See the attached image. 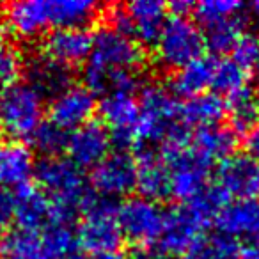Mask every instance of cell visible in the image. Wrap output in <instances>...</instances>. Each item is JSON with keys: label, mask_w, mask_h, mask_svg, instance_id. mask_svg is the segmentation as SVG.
I'll list each match as a JSON object with an SVG mask.
<instances>
[{"label": "cell", "mask_w": 259, "mask_h": 259, "mask_svg": "<svg viewBox=\"0 0 259 259\" xmlns=\"http://www.w3.org/2000/svg\"><path fill=\"white\" fill-rule=\"evenodd\" d=\"M245 149L247 155L259 163V122L245 135Z\"/></svg>", "instance_id": "74e56055"}, {"label": "cell", "mask_w": 259, "mask_h": 259, "mask_svg": "<svg viewBox=\"0 0 259 259\" xmlns=\"http://www.w3.org/2000/svg\"><path fill=\"white\" fill-rule=\"evenodd\" d=\"M211 87L217 91V94L222 93L227 98L236 94L238 91L247 89V71L236 64L233 59H222L217 61L215 75H213Z\"/></svg>", "instance_id": "d6a6232c"}, {"label": "cell", "mask_w": 259, "mask_h": 259, "mask_svg": "<svg viewBox=\"0 0 259 259\" xmlns=\"http://www.w3.org/2000/svg\"><path fill=\"white\" fill-rule=\"evenodd\" d=\"M25 62L16 47L9 43L0 45V93L18 83Z\"/></svg>", "instance_id": "836d02e7"}, {"label": "cell", "mask_w": 259, "mask_h": 259, "mask_svg": "<svg viewBox=\"0 0 259 259\" xmlns=\"http://www.w3.org/2000/svg\"><path fill=\"white\" fill-rule=\"evenodd\" d=\"M243 6L236 0H204L201 4H195L194 13L197 16L199 23L206 25L209 22H215L220 18H227V16L238 15Z\"/></svg>", "instance_id": "e575fe53"}, {"label": "cell", "mask_w": 259, "mask_h": 259, "mask_svg": "<svg viewBox=\"0 0 259 259\" xmlns=\"http://www.w3.org/2000/svg\"><path fill=\"white\" fill-rule=\"evenodd\" d=\"M96 110V98L87 87L69 85L50 103V122L64 132H73L91 121Z\"/></svg>", "instance_id": "9a60e30c"}, {"label": "cell", "mask_w": 259, "mask_h": 259, "mask_svg": "<svg viewBox=\"0 0 259 259\" xmlns=\"http://www.w3.org/2000/svg\"><path fill=\"white\" fill-rule=\"evenodd\" d=\"M98 110L101 115V122L110 134L112 144L117 146L121 151H126L128 146L137 144L139 100L134 94H103Z\"/></svg>", "instance_id": "8fae6325"}, {"label": "cell", "mask_w": 259, "mask_h": 259, "mask_svg": "<svg viewBox=\"0 0 259 259\" xmlns=\"http://www.w3.org/2000/svg\"><path fill=\"white\" fill-rule=\"evenodd\" d=\"M36 170L34 153L20 141L0 142V187L20 188L29 185Z\"/></svg>", "instance_id": "ffe728a7"}, {"label": "cell", "mask_w": 259, "mask_h": 259, "mask_svg": "<svg viewBox=\"0 0 259 259\" xmlns=\"http://www.w3.org/2000/svg\"><path fill=\"white\" fill-rule=\"evenodd\" d=\"M52 30L83 27L100 15V6L93 0H52L48 2Z\"/></svg>", "instance_id": "484cf974"}, {"label": "cell", "mask_w": 259, "mask_h": 259, "mask_svg": "<svg viewBox=\"0 0 259 259\" xmlns=\"http://www.w3.org/2000/svg\"><path fill=\"white\" fill-rule=\"evenodd\" d=\"M219 234L231 238H243L245 241L259 236V201H229L215 217Z\"/></svg>", "instance_id": "ac0fdd59"}, {"label": "cell", "mask_w": 259, "mask_h": 259, "mask_svg": "<svg viewBox=\"0 0 259 259\" xmlns=\"http://www.w3.org/2000/svg\"><path fill=\"white\" fill-rule=\"evenodd\" d=\"M137 190L141 197L149 201H162L170 195V174L165 160L156 149L142 146L135 156Z\"/></svg>", "instance_id": "e0dca14e"}, {"label": "cell", "mask_w": 259, "mask_h": 259, "mask_svg": "<svg viewBox=\"0 0 259 259\" xmlns=\"http://www.w3.org/2000/svg\"><path fill=\"white\" fill-rule=\"evenodd\" d=\"M144 50L141 45L114 27L103 25L93 36V50L83 68V87H87L93 94H105L108 71H141Z\"/></svg>", "instance_id": "7a4b0ae2"}, {"label": "cell", "mask_w": 259, "mask_h": 259, "mask_svg": "<svg viewBox=\"0 0 259 259\" xmlns=\"http://www.w3.org/2000/svg\"><path fill=\"white\" fill-rule=\"evenodd\" d=\"M91 187L100 197H124L137 187L135 158L128 151L110 153L91 172Z\"/></svg>", "instance_id": "7c38bea8"}, {"label": "cell", "mask_w": 259, "mask_h": 259, "mask_svg": "<svg viewBox=\"0 0 259 259\" xmlns=\"http://www.w3.org/2000/svg\"><path fill=\"white\" fill-rule=\"evenodd\" d=\"M15 222V195L8 188L0 187V236L8 233Z\"/></svg>", "instance_id": "8d00e7d4"}, {"label": "cell", "mask_w": 259, "mask_h": 259, "mask_svg": "<svg viewBox=\"0 0 259 259\" xmlns=\"http://www.w3.org/2000/svg\"><path fill=\"white\" fill-rule=\"evenodd\" d=\"M255 101L259 105V71H257V83H255Z\"/></svg>", "instance_id": "f6af8a7d"}, {"label": "cell", "mask_w": 259, "mask_h": 259, "mask_svg": "<svg viewBox=\"0 0 259 259\" xmlns=\"http://www.w3.org/2000/svg\"><path fill=\"white\" fill-rule=\"evenodd\" d=\"M91 50L93 34L83 27L55 29L48 32L43 43V54L69 69L73 66L83 64L91 57Z\"/></svg>", "instance_id": "2e32d148"}, {"label": "cell", "mask_w": 259, "mask_h": 259, "mask_svg": "<svg viewBox=\"0 0 259 259\" xmlns=\"http://www.w3.org/2000/svg\"><path fill=\"white\" fill-rule=\"evenodd\" d=\"M181 105L176 94L160 83H146L139 96V124L137 144L165 141L167 135L181 124Z\"/></svg>", "instance_id": "3957f363"}, {"label": "cell", "mask_w": 259, "mask_h": 259, "mask_svg": "<svg viewBox=\"0 0 259 259\" xmlns=\"http://www.w3.org/2000/svg\"><path fill=\"white\" fill-rule=\"evenodd\" d=\"M185 259H240V247L234 240L217 233L199 238Z\"/></svg>", "instance_id": "4dcf8cb0"}, {"label": "cell", "mask_w": 259, "mask_h": 259, "mask_svg": "<svg viewBox=\"0 0 259 259\" xmlns=\"http://www.w3.org/2000/svg\"><path fill=\"white\" fill-rule=\"evenodd\" d=\"M165 22L167 6L160 0H135L126 6H115L108 15V25L130 36L141 47L155 45Z\"/></svg>", "instance_id": "52a82bcc"}, {"label": "cell", "mask_w": 259, "mask_h": 259, "mask_svg": "<svg viewBox=\"0 0 259 259\" xmlns=\"http://www.w3.org/2000/svg\"><path fill=\"white\" fill-rule=\"evenodd\" d=\"M0 130H2V117H0Z\"/></svg>", "instance_id": "bcb514c9"}, {"label": "cell", "mask_w": 259, "mask_h": 259, "mask_svg": "<svg viewBox=\"0 0 259 259\" xmlns=\"http://www.w3.org/2000/svg\"><path fill=\"white\" fill-rule=\"evenodd\" d=\"M23 71H27L30 85L41 94V96H57L69 85H73V73L69 68L52 61L45 54L30 57L29 62L25 64Z\"/></svg>", "instance_id": "7402d4cb"}, {"label": "cell", "mask_w": 259, "mask_h": 259, "mask_svg": "<svg viewBox=\"0 0 259 259\" xmlns=\"http://www.w3.org/2000/svg\"><path fill=\"white\" fill-rule=\"evenodd\" d=\"M59 259H89V257H87L85 252H83L82 248H76V250L69 252V254L62 255V257H59Z\"/></svg>", "instance_id": "7bdbcfd3"}, {"label": "cell", "mask_w": 259, "mask_h": 259, "mask_svg": "<svg viewBox=\"0 0 259 259\" xmlns=\"http://www.w3.org/2000/svg\"><path fill=\"white\" fill-rule=\"evenodd\" d=\"M11 32L8 27V23H6L4 18H0V45H4L6 39H8V34Z\"/></svg>", "instance_id": "b9f144b4"}, {"label": "cell", "mask_w": 259, "mask_h": 259, "mask_svg": "<svg viewBox=\"0 0 259 259\" xmlns=\"http://www.w3.org/2000/svg\"><path fill=\"white\" fill-rule=\"evenodd\" d=\"M30 144L37 153L45 158H55L62 151H66V142H68V134L59 126H55L50 121H43L37 130L30 135Z\"/></svg>", "instance_id": "1f68e13d"}, {"label": "cell", "mask_w": 259, "mask_h": 259, "mask_svg": "<svg viewBox=\"0 0 259 259\" xmlns=\"http://www.w3.org/2000/svg\"><path fill=\"white\" fill-rule=\"evenodd\" d=\"M190 148L209 163L226 160L236 148V134L222 124L202 126L192 134Z\"/></svg>", "instance_id": "603a6c76"}, {"label": "cell", "mask_w": 259, "mask_h": 259, "mask_svg": "<svg viewBox=\"0 0 259 259\" xmlns=\"http://www.w3.org/2000/svg\"><path fill=\"white\" fill-rule=\"evenodd\" d=\"M112 139L101 121L85 122L68 135L66 153L68 160L78 169H94L103 158L110 155Z\"/></svg>", "instance_id": "4fadbf2b"}, {"label": "cell", "mask_w": 259, "mask_h": 259, "mask_svg": "<svg viewBox=\"0 0 259 259\" xmlns=\"http://www.w3.org/2000/svg\"><path fill=\"white\" fill-rule=\"evenodd\" d=\"M167 8L172 11V15L170 16H188L192 11H194L195 4H192V2H185V0H176V2L169 4Z\"/></svg>", "instance_id": "ab89813d"}, {"label": "cell", "mask_w": 259, "mask_h": 259, "mask_svg": "<svg viewBox=\"0 0 259 259\" xmlns=\"http://www.w3.org/2000/svg\"><path fill=\"white\" fill-rule=\"evenodd\" d=\"M156 47V61L169 71H178L192 61L202 57L204 36L194 20L188 16H170L163 23Z\"/></svg>", "instance_id": "5b68a950"}, {"label": "cell", "mask_w": 259, "mask_h": 259, "mask_svg": "<svg viewBox=\"0 0 259 259\" xmlns=\"http://www.w3.org/2000/svg\"><path fill=\"white\" fill-rule=\"evenodd\" d=\"M208 220L202 219L190 204L176 206L163 217L162 234L158 238V252L165 257L185 255L208 226Z\"/></svg>", "instance_id": "30bf717a"}, {"label": "cell", "mask_w": 259, "mask_h": 259, "mask_svg": "<svg viewBox=\"0 0 259 259\" xmlns=\"http://www.w3.org/2000/svg\"><path fill=\"white\" fill-rule=\"evenodd\" d=\"M227 114V103L217 93H204L188 98L180 108V117L185 126H213L219 124Z\"/></svg>", "instance_id": "d4e9b609"}, {"label": "cell", "mask_w": 259, "mask_h": 259, "mask_svg": "<svg viewBox=\"0 0 259 259\" xmlns=\"http://www.w3.org/2000/svg\"><path fill=\"white\" fill-rule=\"evenodd\" d=\"M6 23L9 30L22 39H34L52 30L48 2L45 0H20L6 9Z\"/></svg>", "instance_id": "d6986e66"}, {"label": "cell", "mask_w": 259, "mask_h": 259, "mask_svg": "<svg viewBox=\"0 0 259 259\" xmlns=\"http://www.w3.org/2000/svg\"><path fill=\"white\" fill-rule=\"evenodd\" d=\"M250 9H252V16H254V18L257 20V23H259V0L250 6Z\"/></svg>", "instance_id": "ee69618b"}, {"label": "cell", "mask_w": 259, "mask_h": 259, "mask_svg": "<svg viewBox=\"0 0 259 259\" xmlns=\"http://www.w3.org/2000/svg\"><path fill=\"white\" fill-rule=\"evenodd\" d=\"M217 59L213 57H199L190 64L178 69L170 82V91L180 96L194 98L204 94L211 87L213 75H215Z\"/></svg>", "instance_id": "cb8c5ba5"}, {"label": "cell", "mask_w": 259, "mask_h": 259, "mask_svg": "<svg viewBox=\"0 0 259 259\" xmlns=\"http://www.w3.org/2000/svg\"><path fill=\"white\" fill-rule=\"evenodd\" d=\"M240 259H259V236L247 240L240 247Z\"/></svg>", "instance_id": "f35d334b"}, {"label": "cell", "mask_w": 259, "mask_h": 259, "mask_svg": "<svg viewBox=\"0 0 259 259\" xmlns=\"http://www.w3.org/2000/svg\"><path fill=\"white\" fill-rule=\"evenodd\" d=\"M83 220L76 229V240L83 252L100 255L119 250L122 233L117 222V206L110 199L93 197L82 209Z\"/></svg>", "instance_id": "277c9868"}, {"label": "cell", "mask_w": 259, "mask_h": 259, "mask_svg": "<svg viewBox=\"0 0 259 259\" xmlns=\"http://www.w3.org/2000/svg\"><path fill=\"white\" fill-rule=\"evenodd\" d=\"M170 174V195L183 202H192L206 187L211 163L197 155L188 146L174 151H160Z\"/></svg>", "instance_id": "9c48e42d"}, {"label": "cell", "mask_w": 259, "mask_h": 259, "mask_svg": "<svg viewBox=\"0 0 259 259\" xmlns=\"http://www.w3.org/2000/svg\"><path fill=\"white\" fill-rule=\"evenodd\" d=\"M165 211L158 202L144 197H128L117 206V222L122 238L137 245V248H151L162 234Z\"/></svg>", "instance_id": "ba28073f"}, {"label": "cell", "mask_w": 259, "mask_h": 259, "mask_svg": "<svg viewBox=\"0 0 259 259\" xmlns=\"http://www.w3.org/2000/svg\"><path fill=\"white\" fill-rule=\"evenodd\" d=\"M0 259H47L41 234L27 229H9L0 236Z\"/></svg>", "instance_id": "4316f807"}, {"label": "cell", "mask_w": 259, "mask_h": 259, "mask_svg": "<svg viewBox=\"0 0 259 259\" xmlns=\"http://www.w3.org/2000/svg\"><path fill=\"white\" fill-rule=\"evenodd\" d=\"M233 61L245 71L259 68V36L243 32L233 47Z\"/></svg>", "instance_id": "d590c367"}, {"label": "cell", "mask_w": 259, "mask_h": 259, "mask_svg": "<svg viewBox=\"0 0 259 259\" xmlns=\"http://www.w3.org/2000/svg\"><path fill=\"white\" fill-rule=\"evenodd\" d=\"M215 185L234 201L254 199L259 195V163L247 153L227 156L217 170Z\"/></svg>", "instance_id": "5bb4252c"}, {"label": "cell", "mask_w": 259, "mask_h": 259, "mask_svg": "<svg viewBox=\"0 0 259 259\" xmlns=\"http://www.w3.org/2000/svg\"><path fill=\"white\" fill-rule=\"evenodd\" d=\"M2 128L15 137L30 139L45 117V98L30 83L18 82L0 94Z\"/></svg>", "instance_id": "8992f818"}, {"label": "cell", "mask_w": 259, "mask_h": 259, "mask_svg": "<svg viewBox=\"0 0 259 259\" xmlns=\"http://www.w3.org/2000/svg\"><path fill=\"white\" fill-rule=\"evenodd\" d=\"M41 241H43L47 259H59L80 248L78 240H76V231L71 227V224H48L41 233Z\"/></svg>", "instance_id": "f546056e"}, {"label": "cell", "mask_w": 259, "mask_h": 259, "mask_svg": "<svg viewBox=\"0 0 259 259\" xmlns=\"http://www.w3.org/2000/svg\"><path fill=\"white\" fill-rule=\"evenodd\" d=\"M227 112H229L231 130L234 134L247 135L259 122V105L252 91L243 89L227 98Z\"/></svg>", "instance_id": "f1b7e54d"}, {"label": "cell", "mask_w": 259, "mask_h": 259, "mask_svg": "<svg viewBox=\"0 0 259 259\" xmlns=\"http://www.w3.org/2000/svg\"><path fill=\"white\" fill-rule=\"evenodd\" d=\"M94 259H128L122 252L115 250V252H107V254H100V255H94Z\"/></svg>", "instance_id": "60d3db41"}, {"label": "cell", "mask_w": 259, "mask_h": 259, "mask_svg": "<svg viewBox=\"0 0 259 259\" xmlns=\"http://www.w3.org/2000/svg\"><path fill=\"white\" fill-rule=\"evenodd\" d=\"M34 176L39 188L54 204L52 222L71 224L76 211H82L93 197L82 169L62 156L45 158L36 163Z\"/></svg>", "instance_id": "6da1fadb"}, {"label": "cell", "mask_w": 259, "mask_h": 259, "mask_svg": "<svg viewBox=\"0 0 259 259\" xmlns=\"http://www.w3.org/2000/svg\"><path fill=\"white\" fill-rule=\"evenodd\" d=\"M15 220L22 229L37 233L54 220V204L39 187H20L15 195Z\"/></svg>", "instance_id": "44dd1931"}, {"label": "cell", "mask_w": 259, "mask_h": 259, "mask_svg": "<svg viewBox=\"0 0 259 259\" xmlns=\"http://www.w3.org/2000/svg\"><path fill=\"white\" fill-rule=\"evenodd\" d=\"M243 27L245 18L240 13L206 23L201 29L202 36H204V45L215 54H224V52L233 50L238 37L243 34Z\"/></svg>", "instance_id": "83f0119b"}]
</instances>
